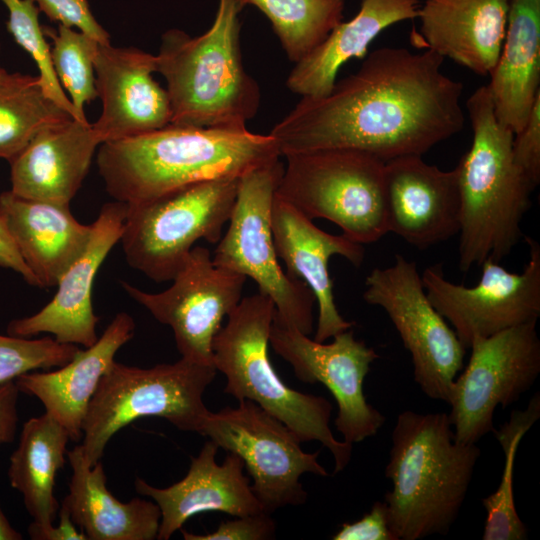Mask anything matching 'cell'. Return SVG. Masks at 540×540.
Instances as JSON below:
<instances>
[{"label":"cell","instance_id":"1","mask_svg":"<svg viewBox=\"0 0 540 540\" xmlns=\"http://www.w3.org/2000/svg\"><path fill=\"white\" fill-rule=\"evenodd\" d=\"M444 58L383 47L320 98L301 97L269 133L281 156L355 149L386 162L420 155L459 133L463 83L441 71Z\"/></svg>","mask_w":540,"mask_h":540},{"label":"cell","instance_id":"2","mask_svg":"<svg viewBox=\"0 0 540 540\" xmlns=\"http://www.w3.org/2000/svg\"><path fill=\"white\" fill-rule=\"evenodd\" d=\"M280 156L270 134L169 124L103 142L96 163L107 193L115 201L135 204L197 182L240 178Z\"/></svg>","mask_w":540,"mask_h":540},{"label":"cell","instance_id":"3","mask_svg":"<svg viewBox=\"0 0 540 540\" xmlns=\"http://www.w3.org/2000/svg\"><path fill=\"white\" fill-rule=\"evenodd\" d=\"M385 477L389 526L397 540L446 535L465 501L481 450L455 439L448 415L401 412Z\"/></svg>","mask_w":540,"mask_h":540},{"label":"cell","instance_id":"4","mask_svg":"<svg viewBox=\"0 0 540 540\" xmlns=\"http://www.w3.org/2000/svg\"><path fill=\"white\" fill-rule=\"evenodd\" d=\"M473 132L455 167L460 195L459 269L500 262L524 237L521 223L536 187L513 158L514 133L496 117L486 85L466 103Z\"/></svg>","mask_w":540,"mask_h":540},{"label":"cell","instance_id":"5","mask_svg":"<svg viewBox=\"0 0 540 540\" xmlns=\"http://www.w3.org/2000/svg\"><path fill=\"white\" fill-rule=\"evenodd\" d=\"M240 0H219L202 35L179 29L162 35L156 72L166 80L175 125L246 128L260 105V89L242 61Z\"/></svg>","mask_w":540,"mask_h":540},{"label":"cell","instance_id":"6","mask_svg":"<svg viewBox=\"0 0 540 540\" xmlns=\"http://www.w3.org/2000/svg\"><path fill=\"white\" fill-rule=\"evenodd\" d=\"M273 301L258 292L240 300L212 342V361L226 378L224 393L250 400L282 421L301 442L318 441L334 459V473L343 471L352 445L337 440L330 428L332 404L322 396L290 388L275 371L269 355Z\"/></svg>","mask_w":540,"mask_h":540},{"label":"cell","instance_id":"7","mask_svg":"<svg viewBox=\"0 0 540 540\" xmlns=\"http://www.w3.org/2000/svg\"><path fill=\"white\" fill-rule=\"evenodd\" d=\"M216 372L213 365L184 358L150 368L114 361L83 420L81 446L87 464L99 462L111 437L139 418H164L183 432L200 434L210 412L203 395Z\"/></svg>","mask_w":540,"mask_h":540},{"label":"cell","instance_id":"8","mask_svg":"<svg viewBox=\"0 0 540 540\" xmlns=\"http://www.w3.org/2000/svg\"><path fill=\"white\" fill-rule=\"evenodd\" d=\"M276 195L311 220L339 226L359 244L389 232L385 162L355 149H324L285 155Z\"/></svg>","mask_w":540,"mask_h":540},{"label":"cell","instance_id":"9","mask_svg":"<svg viewBox=\"0 0 540 540\" xmlns=\"http://www.w3.org/2000/svg\"><path fill=\"white\" fill-rule=\"evenodd\" d=\"M238 184L237 177L212 179L126 203L120 241L127 263L155 282L173 280L196 241L220 240Z\"/></svg>","mask_w":540,"mask_h":540},{"label":"cell","instance_id":"10","mask_svg":"<svg viewBox=\"0 0 540 540\" xmlns=\"http://www.w3.org/2000/svg\"><path fill=\"white\" fill-rule=\"evenodd\" d=\"M284 166L279 159L239 178L229 226L218 241L214 265L251 278L274 303V319L310 335L315 296L282 269L272 233V205Z\"/></svg>","mask_w":540,"mask_h":540},{"label":"cell","instance_id":"11","mask_svg":"<svg viewBox=\"0 0 540 540\" xmlns=\"http://www.w3.org/2000/svg\"><path fill=\"white\" fill-rule=\"evenodd\" d=\"M200 435L243 460L252 490L270 514L306 502L308 494L300 482L303 474L329 475L318 461L319 451L305 452L290 428L250 400L210 411Z\"/></svg>","mask_w":540,"mask_h":540},{"label":"cell","instance_id":"12","mask_svg":"<svg viewBox=\"0 0 540 540\" xmlns=\"http://www.w3.org/2000/svg\"><path fill=\"white\" fill-rule=\"evenodd\" d=\"M463 372L455 378L447 404L455 439L477 443L495 430L496 408L517 402L540 373V339L537 321L475 336Z\"/></svg>","mask_w":540,"mask_h":540},{"label":"cell","instance_id":"13","mask_svg":"<svg viewBox=\"0 0 540 540\" xmlns=\"http://www.w3.org/2000/svg\"><path fill=\"white\" fill-rule=\"evenodd\" d=\"M365 284L364 300L387 313L410 352L415 382L429 398L448 403L467 349L429 301L416 263L396 254L393 265L374 268Z\"/></svg>","mask_w":540,"mask_h":540},{"label":"cell","instance_id":"14","mask_svg":"<svg viewBox=\"0 0 540 540\" xmlns=\"http://www.w3.org/2000/svg\"><path fill=\"white\" fill-rule=\"evenodd\" d=\"M529 258L521 273L509 272L490 258L478 283L467 287L445 279L442 265L421 276L427 297L468 349L475 336L488 337L507 328L537 321L540 316V245L524 237Z\"/></svg>","mask_w":540,"mask_h":540},{"label":"cell","instance_id":"15","mask_svg":"<svg viewBox=\"0 0 540 540\" xmlns=\"http://www.w3.org/2000/svg\"><path fill=\"white\" fill-rule=\"evenodd\" d=\"M246 279L214 265L207 248L194 246L165 291L148 293L121 284L158 322L172 329L181 358L213 365V339L239 304Z\"/></svg>","mask_w":540,"mask_h":540},{"label":"cell","instance_id":"16","mask_svg":"<svg viewBox=\"0 0 540 540\" xmlns=\"http://www.w3.org/2000/svg\"><path fill=\"white\" fill-rule=\"evenodd\" d=\"M269 344L287 361L296 377L308 384H323L337 402L335 427L343 440L354 444L377 434L385 416L369 404L363 382L371 364L379 357L351 329L333 337L331 343L318 342L273 317Z\"/></svg>","mask_w":540,"mask_h":540},{"label":"cell","instance_id":"17","mask_svg":"<svg viewBox=\"0 0 540 540\" xmlns=\"http://www.w3.org/2000/svg\"><path fill=\"white\" fill-rule=\"evenodd\" d=\"M127 204H104L92 223L90 241L83 253L64 272L52 300L34 315L12 320L7 334L31 338L49 333L63 344L92 346L97 340L99 321L92 306V288L103 261L121 239Z\"/></svg>","mask_w":540,"mask_h":540},{"label":"cell","instance_id":"18","mask_svg":"<svg viewBox=\"0 0 540 540\" xmlns=\"http://www.w3.org/2000/svg\"><path fill=\"white\" fill-rule=\"evenodd\" d=\"M94 70L102 112L93 129L103 142L149 133L171 123L167 90L153 78L155 55L98 45Z\"/></svg>","mask_w":540,"mask_h":540},{"label":"cell","instance_id":"19","mask_svg":"<svg viewBox=\"0 0 540 540\" xmlns=\"http://www.w3.org/2000/svg\"><path fill=\"white\" fill-rule=\"evenodd\" d=\"M389 232L424 250L460 231V195L455 168L444 171L420 155L385 162Z\"/></svg>","mask_w":540,"mask_h":540},{"label":"cell","instance_id":"20","mask_svg":"<svg viewBox=\"0 0 540 540\" xmlns=\"http://www.w3.org/2000/svg\"><path fill=\"white\" fill-rule=\"evenodd\" d=\"M271 223L277 256L284 261L286 273L305 282L315 296L318 321L314 340L325 342L351 329L354 323L345 320L336 306L328 265L332 256L339 255L359 267L364 259L363 245L343 234L323 231L276 194Z\"/></svg>","mask_w":540,"mask_h":540},{"label":"cell","instance_id":"21","mask_svg":"<svg viewBox=\"0 0 540 540\" xmlns=\"http://www.w3.org/2000/svg\"><path fill=\"white\" fill-rule=\"evenodd\" d=\"M218 445L207 440L199 454L191 458L186 476L165 488L135 480L139 495L150 497L159 506L161 520L158 540H168L192 516L207 512H222L245 516L265 512L244 475V462L227 452L222 464L216 461Z\"/></svg>","mask_w":540,"mask_h":540},{"label":"cell","instance_id":"22","mask_svg":"<svg viewBox=\"0 0 540 540\" xmlns=\"http://www.w3.org/2000/svg\"><path fill=\"white\" fill-rule=\"evenodd\" d=\"M509 1L424 0L411 42L479 76L490 75L505 38Z\"/></svg>","mask_w":540,"mask_h":540},{"label":"cell","instance_id":"23","mask_svg":"<svg viewBox=\"0 0 540 540\" xmlns=\"http://www.w3.org/2000/svg\"><path fill=\"white\" fill-rule=\"evenodd\" d=\"M101 144L89 122L70 119L43 129L9 161L10 190L23 198L69 205Z\"/></svg>","mask_w":540,"mask_h":540},{"label":"cell","instance_id":"24","mask_svg":"<svg viewBox=\"0 0 540 540\" xmlns=\"http://www.w3.org/2000/svg\"><path fill=\"white\" fill-rule=\"evenodd\" d=\"M0 219L40 287L57 286L61 276L86 249L92 224L84 225L69 205L0 194Z\"/></svg>","mask_w":540,"mask_h":540},{"label":"cell","instance_id":"25","mask_svg":"<svg viewBox=\"0 0 540 540\" xmlns=\"http://www.w3.org/2000/svg\"><path fill=\"white\" fill-rule=\"evenodd\" d=\"M135 322L118 313L100 338L57 370L27 372L14 381L19 390L35 396L45 412L62 425L71 441L82 438V424L100 379L115 361L117 351L134 335Z\"/></svg>","mask_w":540,"mask_h":540},{"label":"cell","instance_id":"26","mask_svg":"<svg viewBox=\"0 0 540 540\" xmlns=\"http://www.w3.org/2000/svg\"><path fill=\"white\" fill-rule=\"evenodd\" d=\"M420 0H361L358 13L340 22L328 36L295 63L287 88L301 97L329 94L343 64L362 59L370 43L389 26L417 18Z\"/></svg>","mask_w":540,"mask_h":540},{"label":"cell","instance_id":"27","mask_svg":"<svg viewBox=\"0 0 540 540\" xmlns=\"http://www.w3.org/2000/svg\"><path fill=\"white\" fill-rule=\"evenodd\" d=\"M72 468L69 493L62 504L89 540H153L161 511L152 501L133 498L121 502L106 487L101 461L87 464L81 444L67 451Z\"/></svg>","mask_w":540,"mask_h":540},{"label":"cell","instance_id":"28","mask_svg":"<svg viewBox=\"0 0 540 540\" xmlns=\"http://www.w3.org/2000/svg\"><path fill=\"white\" fill-rule=\"evenodd\" d=\"M487 86L497 119L514 135L540 97V0H510L505 38Z\"/></svg>","mask_w":540,"mask_h":540},{"label":"cell","instance_id":"29","mask_svg":"<svg viewBox=\"0 0 540 540\" xmlns=\"http://www.w3.org/2000/svg\"><path fill=\"white\" fill-rule=\"evenodd\" d=\"M69 440L66 429L45 412L24 423L10 456V484L22 494L33 522L43 527L52 526L59 511L55 476L65 464Z\"/></svg>","mask_w":540,"mask_h":540},{"label":"cell","instance_id":"30","mask_svg":"<svg viewBox=\"0 0 540 540\" xmlns=\"http://www.w3.org/2000/svg\"><path fill=\"white\" fill-rule=\"evenodd\" d=\"M74 119L45 93L40 77L0 70V158L8 162L43 129Z\"/></svg>","mask_w":540,"mask_h":540},{"label":"cell","instance_id":"31","mask_svg":"<svg viewBox=\"0 0 540 540\" xmlns=\"http://www.w3.org/2000/svg\"><path fill=\"white\" fill-rule=\"evenodd\" d=\"M539 418L540 393H535L525 409L513 410L509 420L493 431L504 452L505 464L498 488L482 499L486 511L483 540L527 539V528L515 507L514 465L520 441Z\"/></svg>","mask_w":540,"mask_h":540},{"label":"cell","instance_id":"32","mask_svg":"<svg viewBox=\"0 0 540 540\" xmlns=\"http://www.w3.org/2000/svg\"><path fill=\"white\" fill-rule=\"evenodd\" d=\"M252 4L272 23L294 63L318 46L342 21L345 0H240Z\"/></svg>","mask_w":540,"mask_h":540},{"label":"cell","instance_id":"33","mask_svg":"<svg viewBox=\"0 0 540 540\" xmlns=\"http://www.w3.org/2000/svg\"><path fill=\"white\" fill-rule=\"evenodd\" d=\"M52 39L51 60L56 76L70 95L77 121L88 123L84 107L98 97L94 58L99 43L81 31L59 25L57 32L43 27Z\"/></svg>","mask_w":540,"mask_h":540},{"label":"cell","instance_id":"34","mask_svg":"<svg viewBox=\"0 0 540 540\" xmlns=\"http://www.w3.org/2000/svg\"><path fill=\"white\" fill-rule=\"evenodd\" d=\"M8 9L7 30L39 69L44 93L75 120L77 115L70 99L61 86L51 60L50 45L39 23V8L34 0H0Z\"/></svg>","mask_w":540,"mask_h":540},{"label":"cell","instance_id":"35","mask_svg":"<svg viewBox=\"0 0 540 540\" xmlns=\"http://www.w3.org/2000/svg\"><path fill=\"white\" fill-rule=\"evenodd\" d=\"M79 351L46 336L39 339L0 334V385L36 369L49 370L70 362Z\"/></svg>","mask_w":540,"mask_h":540},{"label":"cell","instance_id":"36","mask_svg":"<svg viewBox=\"0 0 540 540\" xmlns=\"http://www.w3.org/2000/svg\"><path fill=\"white\" fill-rule=\"evenodd\" d=\"M52 21L78 28L101 45L110 43L109 33L96 21L87 0H34Z\"/></svg>","mask_w":540,"mask_h":540},{"label":"cell","instance_id":"37","mask_svg":"<svg viewBox=\"0 0 540 540\" xmlns=\"http://www.w3.org/2000/svg\"><path fill=\"white\" fill-rule=\"evenodd\" d=\"M185 540H269L276 535V524L270 513L235 516L221 522L211 533L193 534L180 529Z\"/></svg>","mask_w":540,"mask_h":540},{"label":"cell","instance_id":"38","mask_svg":"<svg viewBox=\"0 0 540 540\" xmlns=\"http://www.w3.org/2000/svg\"><path fill=\"white\" fill-rule=\"evenodd\" d=\"M512 152L517 166L537 187L540 182V97L523 128L514 135Z\"/></svg>","mask_w":540,"mask_h":540},{"label":"cell","instance_id":"39","mask_svg":"<svg viewBox=\"0 0 540 540\" xmlns=\"http://www.w3.org/2000/svg\"><path fill=\"white\" fill-rule=\"evenodd\" d=\"M333 540H397L389 526L385 501L373 503L369 512L351 523H343Z\"/></svg>","mask_w":540,"mask_h":540},{"label":"cell","instance_id":"40","mask_svg":"<svg viewBox=\"0 0 540 540\" xmlns=\"http://www.w3.org/2000/svg\"><path fill=\"white\" fill-rule=\"evenodd\" d=\"M18 395L19 390L15 381L0 385V445L10 443L15 438Z\"/></svg>","mask_w":540,"mask_h":540},{"label":"cell","instance_id":"41","mask_svg":"<svg viewBox=\"0 0 540 540\" xmlns=\"http://www.w3.org/2000/svg\"><path fill=\"white\" fill-rule=\"evenodd\" d=\"M60 523L57 527H43L32 522L28 527V534L33 540H87V536L81 530L78 531L72 521L70 512L61 503L58 511Z\"/></svg>","mask_w":540,"mask_h":540},{"label":"cell","instance_id":"42","mask_svg":"<svg viewBox=\"0 0 540 540\" xmlns=\"http://www.w3.org/2000/svg\"><path fill=\"white\" fill-rule=\"evenodd\" d=\"M0 266L9 268L30 285L40 287L38 280L24 263L10 235L0 219Z\"/></svg>","mask_w":540,"mask_h":540},{"label":"cell","instance_id":"43","mask_svg":"<svg viewBox=\"0 0 540 540\" xmlns=\"http://www.w3.org/2000/svg\"><path fill=\"white\" fill-rule=\"evenodd\" d=\"M22 534L16 531L0 507V540H21Z\"/></svg>","mask_w":540,"mask_h":540},{"label":"cell","instance_id":"44","mask_svg":"<svg viewBox=\"0 0 540 540\" xmlns=\"http://www.w3.org/2000/svg\"><path fill=\"white\" fill-rule=\"evenodd\" d=\"M0 50H1V45H0ZM2 69L1 65H0V70Z\"/></svg>","mask_w":540,"mask_h":540}]
</instances>
